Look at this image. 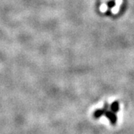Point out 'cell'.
Returning a JSON list of instances; mask_svg holds the SVG:
<instances>
[{
  "instance_id": "obj_3",
  "label": "cell",
  "mask_w": 134,
  "mask_h": 134,
  "mask_svg": "<svg viewBox=\"0 0 134 134\" xmlns=\"http://www.w3.org/2000/svg\"><path fill=\"white\" fill-rule=\"evenodd\" d=\"M110 110H112L113 112H114V113H117V112H119V101H117V100H115L114 102H113L112 104H111V105L110 107Z\"/></svg>"
},
{
  "instance_id": "obj_2",
  "label": "cell",
  "mask_w": 134,
  "mask_h": 134,
  "mask_svg": "<svg viewBox=\"0 0 134 134\" xmlns=\"http://www.w3.org/2000/svg\"><path fill=\"white\" fill-rule=\"evenodd\" d=\"M108 108H109L108 104H107V103H105L104 105V107H103L102 109H98V110H96V111L94 112V113H93V117H94L95 119H99V118H100L102 115H104L105 110H107V109H108Z\"/></svg>"
},
{
  "instance_id": "obj_4",
  "label": "cell",
  "mask_w": 134,
  "mask_h": 134,
  "mask_svg": "<svg viewBox=\"0 0 134 134\" xmlns=\"http://www.w3.org/2000/svg\"><path fill=\"white\" fill-rule=\"evenodd\" d=\"M107 5H108V7L109 8H113V7H114L115 6V2H109L108 3H107Z\"/></svg>"
},
{
  "instance_id": "obj_1",
  "label": "cell",
  "mask_w": 134,
  "mask_h": 134,
  "mask_svg": "<svg viewBox=\"0 0 134 134\" xmlns=\"http://www.w3.org/2000/svg\"><path fill=\"white\" fill-rule=\"evenodd\" d=\"M109 110V108L105 110V113H104L105 117H107V118L109 119L111 125H116V123H117V119H117V115H115V113L113 112L111 110Z\"/></svg>"
}]
</instances>
